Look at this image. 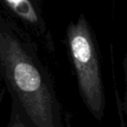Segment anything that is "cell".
<instances>
[{
	"label": "cell",
	"mask_w": 127,
	"mask_h": 127,
	"mask_svg": "<svg viewBox=\"0 0 127 127\" xmlns=\"http://www.w3.org/2000/svg\"><path fill=\"white\" fill-rule=\"evenodd\" d=\"M0 78L30 127H64L61 104L37 47L0 12Z\"/></svg>",
	"instance_id": "obj_1"
},
{
	"label": "cell",
	"mask_w": 127,
	"mask_h": 127,
	"mask_svg": "<svg viewBox=\"0 0 127 127\" xmlns=\"http://www.w3.org/2000/svg\"><path fill=\"white\" fill-rule=\"evenodd\" d=\"M66 40L82 100L91 114L101 120L106 101L100 57L94 32L83 13L67 26Z\"/></svg>",
	"instance_id": "obj_2"
},
{
	"label": "cell",
	"mask_w": 127,
	"mask_h": 127,
	"mask_svg": "<svg viewBox=\"0 0 127 127\" xmlns=\"http://www.w3.org/2000/svg\"><path fill=\"white\" fill-rule=\"evenodd\" d=\"M0 12L37 48L54 52V40L40 0H0Z\"/></svg>",
	"instance_id": "obj_3"
},
{
	"label": "cell",
	"mask_w": 127,
	"mask_h": 127,
	"mask_svg": "<svg viewBox=\"0 0 127 127\" xmlns=\"http://www.w3.org/2000/svg\"><path fill=\"white\" fill-rule=\"evenodd\" d=\"M6 127H30L18 108L11 103V113Z\"/></svg>",
	"instance_id": "obj_4"
},
{
	"label": "cell",
	"mask_w": 127,
	"mask_h": 127,
	"mask_svg": "<svg viewBox=\"0 0 127 127\" xmlns=\"http://www.w3.org/2000/svg\"><path fill=\"white\" fill-rule=\"evenodd\" d=\"M115 95H116V101H117V108H118V117H119V121H120V127H126V124L125 121V115H124V111L123 109V104H122V101L120 99L119 96H118V91L116 90L115 92Z\"/></svg>",
	"instance_id": "obj_5"
},
{
	"label": "cell",
	"mask_w": 127,
	"mask_h": 127,
	"mask_svg": "<svg viewBox=\"0 0 127 127\" xmlns=\"http://www.w3.org/2000/svg\"><path fill=\"white\" fill-rule=\"evenodd\" d=\"M4 95V91L0 90V107H1V104H2V101H3Z\"/></svg>",
	"instance_id": "obj_6"
},
{
	"label": "cell",
	"mask_w": 127,
	"mask_h": 127,
	"mask_svg": "<svg viewBox=\"0 0 127 127\" xmlns=\"http://www.w3.org/2000/svg\"><path fill=\"white\" fill-rule=\"evenodd\" d=\"M0 80H1V78H0Z\"/></svg>",
	"instance_id": "obj_7"
}]
</instances>
